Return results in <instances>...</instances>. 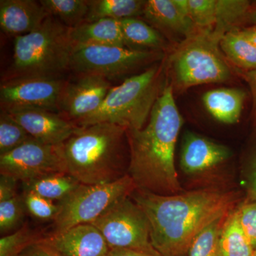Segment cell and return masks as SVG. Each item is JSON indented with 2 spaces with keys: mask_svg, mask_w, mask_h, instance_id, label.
I'll list each match as a JSON object with an SVG mask.
<instances>
[{
  "mask_svg": "<svg viewBox=\"0 0 256 256\" xmlns=\"http://www.w3.org/2000/svg\"><path fill=\"white\" fill-rule=\"evenodd\" d=\"M130 197L148 217L152 245L162 256H188L197 236L229 214L240 200L236 192L216 188L173 195L136 188Z\"/></svg>",
  "mask_w": 256,
  "mask_h": 256,
  "instance_id": "6da1fadb",
  "label": "cell"
},
{
  "mask_svg": "<svg viewBox=\"0 0 256 256\" xmlns=\"http://www.w3.org/2000/svg\"><path fill=\"white\" fill-rule=\"evenodd\" d=\"M166 82L144 128L128 130L130 162L128 175L137 190L160 195L182 192L175 168L176 141L184 120Z\"/></svg>",
  "mask_w": 256,
  "mask_h": 256,
  "instance_id": "7a4b0ae2",
  "label": "cell"
},
{
  "mask_svg": "<svg viewBox=\"0 0 256 256\" xmlns=\"http://www.w3.org/2000/svg\"><path fill=\"white\" fill-rule=\"evenodd\" d=\"M68 174L82 184L114 182L128 175V129L102 122L79 128L64 143Z\"/></svg>",
  "mask_w": 256,
  "mask_h": 256,
  "instance_id": "3957f363",
  "label": "cell"
},
{
  "mask_svg": "<svg viewBox=\"0 0 256 256\" xmlns=\"http://www.w3.org/2000/svg\"><path fill=\"white\" fill-rule=\"evenodd\" d=\"M74 50L69 28L50 15L34 31L14 38L12 62L2 82L34 77L60 78L70 70Z\"/></svg>",
  "mask_w": 256,
  "mask_h": 256,
  "instance_id": "277c9868",
  "label": "cell"
},
{
  "mask_svg": "<svg viewBox=\"0 0 256 256\" xmlns=\"http://www.w3.org/2000/svg\"><path fill=\"white\" fill-rule=\"evenodd\" d=\"M164 60L111 88L98 109L76 124L86 128L108 122L128 130L142 129L168 82Z\"/></svg>",
  "mask_w": 256,
  "mask_h": 256,
  "instance_id": "5b68a950",
  "label": "cell"
},
{
  "mask_svg": "<svg viewBox=\"0 0 256 256\" xmlns=\"http://www.w3.org/2000/svg\"><path fill=\"white\" fill-rule=\"evenodd\" d=\"M220 40L213 30H198L172 50L165 70L174 92L230 80L234 70L220 50Z\"/></svg>",
  "mask_w": 256,
  "mask_h": 256,
  "instance_id": "8992f818",
  "label": "cell"
},
{
  "mask_svg": "<svg viewBox=\"0 0 256 256\" xmlns=\"http://www.w3.org/2000/svg\"><path fill=\"white\" fill-rule=\"evenodd\" d=\"M132 178L126 175L114 182L82 184L63 201L54 220L50 234L63 233L80 224H92L116 202L136 190Z\"/></svg>",
  "mask_w": 256,
  "mask_h": 256,
  "instance_id": "52a82bcc",
  "label": "cell"
},
{
  "mask_svg": "<svg viewBox=\"0 0 256 256\" xmlns=\"http://www.w3.org/2000/svg\"><path fill=\"white\" fill-rule=\"evenodd\" d=\"M164 60V52L126 46H88L74 50L70 70L76 74L100 76L111 82L149 68Z\"/></svg>",
  "mask_w": 256,
  "mask_h": 256,
  "instance_id": "ba28073f",
  "label": "cell"
},
{
  "mask_svg": "<svg viewBox=\"0 0 256 256\" xmlns=\"http://www.w3.org/2000/svg\"><path fill=\"white\" fill-rule=\"evenodd\" d=\"M98 229L110 249L154 252L149 220L130 196L121 198L92 224Z\"/></svg>",
  "mask_w": 256,
  "mask_h": 256,
  "instance_id": "9c48e42d",
  "label": "cell"
},
{
  "mask_svg": "<svg viewBox=\"0 0 256 256\" xmlns=\"http://www.w3.org/2000/svg\"><path fill=\"white\" fill-rule=\"evenodd\" d=\"M58 173H68L64 144L52 146L32 140L0 156V174L22 182Z\"/></svg>",
  "mask_w": 256,
  "mask_h": 256,
  "instance_id": "30bf717a",
  "label": "cell"
},
{
  "mask_svg": "<svg viewBox=\"0 0 256 256\" xmlns=\"http://www.w3.org/2000/svg\"><path fill=\"white\" fill-rule=\"evenodd\" d=\"M66 82V80L62 77H34L2 82L1 110L41 108L58 112V102Z\"/></svg>",
  "mask_w": 256,
  "mask_h": 256,
  "instance_id": "8fae6325",
  "label": "cell"
},
{
  "mask_svg": "<svg viewBox=\"0 0 256 256\" xmlns=\"http://www.w3.org/2000/svg\"><path fill=\"white\" fill-rule=\"evenodd\" d=\"M66 80L58 102V112L76 124L98 109L112 87L110 80L92 74H76Z\"/></svg>",
  "mask_w": 256,
  "mask_h": 256,
  "instance_id": "7c38bea8",
  "label": "cell"
},
{
  "mask_svg": "<svg viewBox=\"0 0 256 256\" xmlns=\"http://www.w3.org/2000/svg\"><path fill=\"white\" fill-rule=\"evenodd\" d=\"M6 111L35 140L60 146L76 132L79 127L60 114L41 108H15Z\"/></svg>",
  "mask_w": 256,
  "mask_h": 256,
  "instance_id": "4fadbf2b",
  "label": "cell"
},
{
  "mask_svg": "<svg viewBox=\"0 0 256 256\" xmlns=\"http://www.w3.org/2000/svg\"><path fill=\"white\" fill-rule=\"evenodd\" d=\"M141 18L176 45L198 31L182 0H146Z\"/></svg>",
  "mask_w": 256,
  "mask_h": 256,
  "instance_id": "5bb4252c",
  "label": "cell"
},
{
  "mask_svg": "<svg viewBox=\"0 0 256 256\" xmlns=\"http://www.w3.org/2000/svg\"><path fill=\"white\" fill-rule=\"evenodd\" d=\"M232 151L224 144L192 132L183 137L180 166L185 174L204 172L227 161Z\"/></svg>",
  "mask_w": 256,
  "mask_h": 256,
  "instance_id": "9a60e30c",
  "label": "cell"
},
{
  "mask_svg": "<svg viewBox=\"0 0 256 256\" xmlns=\"http://www.w3.org/2000/svg\"><path fill=\"white\" fill-rule=\"evenodd\" d=\"M43 240L60 256H106L110 252L105 238L92 224H80Z\"/></svg>",
  "mask_w": 256,
  "mask_h": 256,
  "instance_id": "2e32d148",
  "label": "cell"
},
{
  "mask_svg": "<svg viewBox=\"0 0 256 256\" xmlns=\"http://www.w3.org/2000/svg\"><path fill=\"white\" fill-rule=\"evenodd\" d=\"M50 16L40 1L1 0L0 28L8 36H23L34 31Z\"/></svg>",
  "mask_w": 256,
  "mask_h": 256,
  "instance_id": "e0dca14e",
  "label": "cell"
},
{
  "mask_svg": "<svg viewBox=\"0 0 256 256\" xmlns=\"http://www.w3.org/2000/svg\"><path fill=\"white\" fill-rule=\"evenodd\" d=\"M69 36L74 50L88 46H126L120 22L111 18L85 22L69 28Z\"/></svg>",
  "mask_w": 256,
  "mask_h": 256,
  "instance_id": "ac0fdd59",
  "label": "cell"
},
{
  "mask_svg": "<svg viewBox=\"0 0 256 256\" xmlns=\"http://www.w3.org/2000/svg\"><path fill=\"white\" fill-rule=\"evenodd\" d=\"M247 96V92L240 88H218L205 92L202 100L214 118L232 124L242 117Z\"/></svg>",
  "mask_w": 256,
  "mask_h": 256,
  "instance_id": "d6986e66",
  "label": "cell"
},
{
  "mask_svg": "<svg viewBox=\"0 0 256 256\" xmlns=\"http://www.w3.org/2000/svg\"><path fill=\"white\" fill-rule=\"evenodd\" d=\"M119 22L124 44L128 48L164 53L170 50L169 41L142 18H128Z\"/></svg>",
  "mask_w": 256,
  "mask_h": 256,
  "instance_id": "ffe728a7",
  "label": "cell"
},
{
  "mask_svg": "<svg viewBox=\"0 0 256 256\" xmlns=\"http://www.w3.org/2000/svg\"><path fill=\"white\" fill-rule=\"evenodd\" d=\"M22 183L24 192H30L50 201H63L82 184L68 173H58Z\"/></svg>",
  "mask_w": 256,
  "mask_h": 256,
  "instance_id": "44dd1931",
  "label": "cell"
},
{
  "mask_svg": "<svg viewBox=\"0 0 256 256\" xmlns=\"http://www.w3.org/2000/svg\"><path fill=\"white\" fill-rule=\"evenodd\" d=\"M146 1L88 0V12L85 22H94L102 18L120 21L124 18H141Z\"/></svg>",
  "mask_w": 256,
  "mask_h": 256,
  "instance_id": "7402d4cb",
  "label": "cell"
},
{
  "mask_svg": "<svg viewBox=\"0 0 256 256\" xmlns=\"http://www.w3.org/2000/svg\"><path fill=\"white\" fill-rule=\"evenodd\" d=\"M220 48L233 68L244 72L256 70V46L239 30L226 34L220 40Z\"/></svg>",
  "mask_w": 256,
  "mask_h": 256,
  "instance_id": "603a6c76",
  "label": "cell"
},
{
  "mask_svg": "<svg viewBox=\"0 0 256 256\" xmlns=\"http://www.w3.org/2000/svg\"><path fill=\"white\" fill-rule=\"evenodd\" d=\"M252 2L247 0H216V21L214 33L222 37L228 32L248 25V16Z\"/></svg>",
  "mask_w": 256,
  "mask_h": 256,
  "instance_id": "cb8c5ba5",
  "label": "cell"
},
{
  "mask_svg": "<svg viewBox=\"0 0 256 256\" xmlns=\"http://www.w3.org/2000/svg\"><path fill=\"white\" fill-rule=\"evenodd\" d=\"M236 208L229 214L224 223L218 256H254L256 254L239 222Z\"/></svg>",
  "mask_w": 256,
  "mask_h": 256,
  "instance_id": "d4e9b609",
  "label": "cell"
},
{
  "mask_svg": "<svg viewBox=\"0 0 256 256\" xmlns=\"http://www.w3.org/2000/svg\"><path fill=\"white\" fill-rule=\"evenodd\" d=\"M48 14L72 28L85 22L88 12V0H40Z\"/></svg>",
  "mask_w": 256,
  "mask_h": 256,
  "instance_id": "484cf974",
  "label": "cell"
},
{
  "mask_svg": "<svg viewBox=\"0 0 256 256\" xmlns=\"http://www.w3.org/2000/svg\"><path fill=\"white\" fill-rule=\"evenodd\" d=\"M34 140L8 112H0V156Z\"/></svg>",
  "mask_w": 256,
  "mask_h": 256,
  "instance_id": "4316f807",
  "label": "cell"
},
{
  "mask_svg": "<svg viewBox=\"0 0 256 256\" xmlns=\"http://www.w3.org/2000/svg\"><path fill=\"white\" fill-rule=\"evenodd\" d=\"M228 215L215 220L197 236L188 256H218L220 234Z\"/></svg>",
  "mask_w": 256,
  "mask_h": 256,
  "instance_id": "83f0119b",
  "label": "cell"
},
{
  "mask_svg": "<svg viewBox=\"0 0 256 256\" xmlns=\"http://www.w3.org/2000/svg\"><path fill=\"white\" fill-rule=\"evenodd\" d=\"M182 4L198 30H213L216 21V0H182Z\"/></svg>",
  "mask_w": 256,
  "mask_h": 256,
  "instance_id": "f1b7e54d",
  "label": "cell"
},
{
  "mask_svg": "<svg viewBox=\"0 0 256 256\" xmlns=\"http://www.w3.org/2000/svg\"><path fill=\"white\" fill-rule=\"evenodd\" d=\"M43 238L28 226L22 227L0 239V256H18L25 248Z\"/></svg>",
  "mask_w": 256,
  "mask_h": 256,
  "instance_id": "f546056e",
  "label": "cell"
},
{
  "mask_svg": "<svg viewBox=\"0 0 256 256\" xmlns=\"http://www.w3.org/2000/svg\"><path fill=\"white\" fill-rule=\"evenodd\" d=\"M26 207L22 197L16 196L0 202V232L6 234L20 227L24 218Z\"/></svg>",
  "mask_w": 256,
  "mask_h": 256,
  "instance_id": "4dcf8cb0",
  "label": "cell"
},
{
  "mask_svg": "<svg viewBox=\"0 0 256 256\" xmlns=\"http://www.w3.org/2000/svg\"><path fill=\"white\" fill-rule=\"evenodd\" d=\"M22 200L26 210L36 220H54L60 212V206L54 202L30 192H24Z\"/></svg>",
  "mask_w": 256,
  "mask_h": 256,
  "instance_id": "1f68e13d",
  "label": "cell"
},
{
  "mask_svg": "<svg viewBox=\"0 0 256 256\" xmlns=\"http://www.w3.org/2000/svg\"><path fill=\"white\" fill-rule=\"evenodd\" d=\"M236 212L242 230L256 252V201L242 202L237 206Z\"/></svg>",
  "mask_w": 256,
  "mask_h": 256,
  "instance_id": "d6a6232c",
  "label": "cell"
},
{
  "mask_svg": "<svg viewBox=\"0 0 256 256\" xmlns=\"http://www.w3.org/2000/svg\"><path fill=\"white\" fill-rule=\"evenodd\" d=\"M246 198L244 202L256 201V144L247 160L245 169Z\"/></svg>",
  "mask_w": 256,
  "mask_h": 256,
  "instance_id": "836d02e7",
  "label": "cell"
},
{
  "mask_svg": "<svg viewBox=\"0 0 256 256\" xmlns=\"http://www.w3.org/2000/svg\"><path fill=\"white\" fill-rule=\"evenodd\" d=\"M234 68V73L237 74L238 76L246 82L250 90V96L252 100V122L256 128V70H250V72H244Z\"/></svg>",
  "mask_w": 256,
  "mask_h": 256,
  "instance_id": "e575fe53",
  "label": "cell"
},
{
  "mask_svg": "<svg viewBox=\"0 0 256 256\" xmlns=\"http://www.w3.org/2000/svg\"><path fill=\"white\" fill-rule=\"evenodd\" d=\"M43 238L25 248L18 256H60L53 248L44 242Z\"/></svg>",
  "mask_w": 256,
  "mask_h": 256,
  "instance_id": "d590c367",
  "label": "cell"
},
{
  "mask_svg": "<svg viewBox=\"0 0 256 256\" xmlns=\"http://www.w3.org/2000/svg\"><path fill=\"white\" fill-rule=\"evenodd\" d=\"M18 180L8 175H0V202L8 201L16 195Z\"/></svg>",
  "mask_w": 256,
  "mask_h": 256,
  "instance_id": "8d00e7d4",
  "label": "cell"
},
{
  "mask_svg": "<svg viewBox=\"0 0 256 256\" xmlns=\"http://www.w3.org/2000/svg\"><path fill=\"white\" fill-rule=\"evenodd\" d=\"M106 256H162L159 252H146V250H136L129 248L110 249Z\"/></svg>",
  "mask_w": 256,
  "mask_h": 256,
  "instance_id": "74e56055",
  "label": "cell"
},
{
  "mask_svg": "<svg viewBox=\"0 0 256 256\" xmlns=\"http://www.w3.org/2000/svg\"><path fill=\"white\" fill-rule=\"evenodd\" d=\"M239 32L242 36L256 46V24L248 25L240 28Z\"/></svg>",
  "mask_w": 256,
  "mask_h": 256,
  "instance_id": "f35d334b",
  "label": "cell"
},
{
  "mask_svg": "<svg viewBox=\"0 0 256 256\" xmlns=\"http://www.w3.org/2000/svg\"><path fill=\"white\" fill-rule=\"evenodd\" d=\"M250 24H256V1L252 2V8L248 16V25Z\"/></svg>",
  "mask_w": 256,
  "mask_h": 256,
  "instance_id": "ab89813d",
  "label": "cell"
},
{
  "mask_svg": "<svg viewBox=\"0 0 256 256\" xmlns=\"http://www.w3.org/2000/svg\"><path fill=\"white\" fill-rule=\"evenodd\" d=\"M254 256H256V254H255V255H254Z\"/></svg>",
  "mask_w": 256,
  "mask_h": 256,
  "instance_id": "60d3db41",
  "label": "cell"
}]
</instances>
